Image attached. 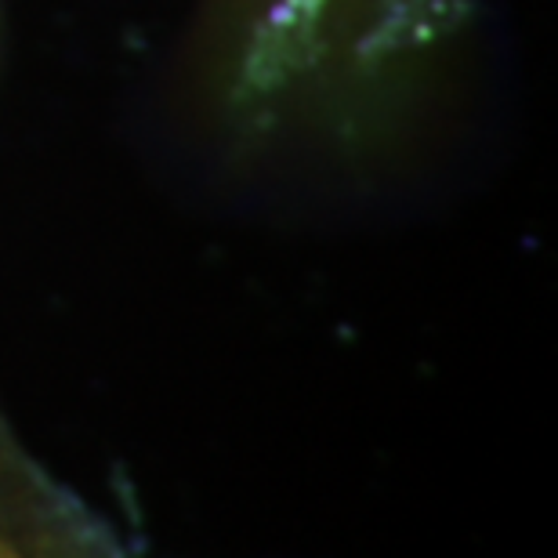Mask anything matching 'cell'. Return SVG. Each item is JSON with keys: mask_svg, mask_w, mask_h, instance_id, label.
I'll return each mask as SVG.
<instances>
[]
</instances>
